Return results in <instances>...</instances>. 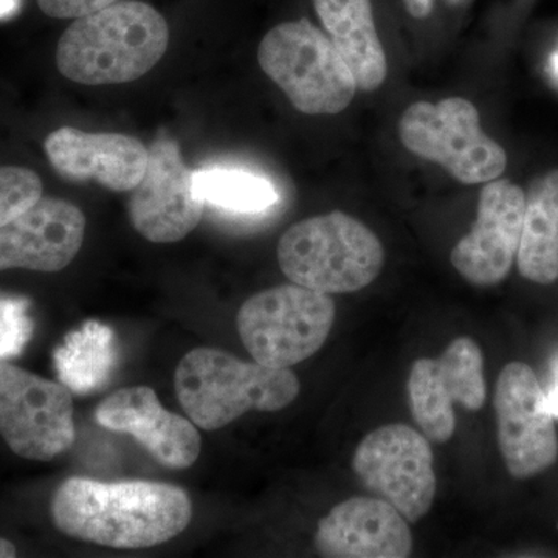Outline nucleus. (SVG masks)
<instances>
[{
	"mask_svg": "<svg viewBox=\"0 0 558 558\" xmlns=\"http://www.w3.org/2000/svg\"><path fill=\"white\" fill-rule=\"evenodd\" d=\"M314 7L359 89L371 92L380 87L387 78L388 64L371 0H314Z\"/></svg>",
	"mask_w": 558,
	"mask_h": 558,
	"instance_id": "a211bd4d",
	"label": "nucleus"
},
{
	"mask_svg": "<svg viewBox=\"0 0 558 558\" xmlns=\"http://www.w3.org/2000/svg\"><path fill=\"white\" fill-rule=\"evenodd\" d=\"M0 435L13 453L49 462L75 442L70 389L0 362Z\"/></svg>",
	"mask_w": 558,
	"mask_h": 558,
	"instance_id": "1a4fd4ad",
	"label": "nucleus"
},
{
	"mask_svg": "<svg viewBox=\"0 0 558 558\" xmlns=\"http://www.w3.org/2000/svg\"><path fill=\"white\" fill-rule=\"evenodd\" d=\"M546 400H548V409L550 413H553V416L558 417V369L556 381H554L553 388H550L548 395H546Z\"/></svg>",
	"mask_w": 558,
	"mask_h": 558,
	"instance_id": "bb28decb",
	"label": "nucleus"
},
{
	"mask_svg": "<svg viewBox=\"0 0 558 558\" xmlns=\"http://www.w3.org/2000/svg\"><path fill=\"white\" fill-rule=\"evenodd\" d=\"M86 218L76 205L40 197L0 226V271L28 269L53 274L78 255Z\"/></svg>",
	"mask_w": 558,
	"mask_h": 558,
	"instance_id": "4468645a",
	"label": "nucleus"
},
{
	"mask_svg": "<svg viewBox=\"0 0 558 558\" xmlns=\"http://www.w3.org/2000/svg\"><path fill=\"white\" fill-rule=\"evenodd\" d=\"M517 263L529 281L548 286L558 279V170L529 189Z\"/></svg>",
	"mask_w": 558,
	"mask_h": 558,
	"instance_id": "6ab92c4d",
	"label": "nucleus"
},
{
	"mask_svg": "<svg viewBox=\"0 0 558 558\" xmlns=\"http://www.w3.org/2000/svg\"><path fill=\"white\" fill-rule=\"evenodd\" d=\"M407 387L417 427L429 442H449L457 429L454 403L468 411L486 403L483 351L470 337H459L439 359L416 360Z\"/></svg>",
	"mask_w": 558,
	"mask_h": 558,
	"instance_id": "9d476101",
	"label": "nucleus"
},
{
	"mask_svg": "<svg viewBox=\"0 0 558 558\" xmlns=\"http://www.w3.org/2000/svg\"><path fill=\"white\" fill-rule=\"evenodd\" d=\"M384 260L376 233L341 211L301 220L278 244L282 274L295 284L328 295L365 289L379 277Z\"/></svg>",
	"mask_w": 558,
	"mask_h": 558,
	"instance_id": "20e7f679",
	"label": "nucleus"
},
{
	"mask_svg": "<svg viewBox=\"0 0 558 558\" xmlns=\"http://www.w3.org/2000/svg\"><path fill=\"white\" fill-rule=\"evenodd\" d=\"M336 314L328 293L293 282L245 301L238 312V332L255 362L290 368L323 348Z\"/></svg>",
	"mask_w": 558,
	"mask_h": 558,
	"instance_id": "423d86ee",
	"label": "nucleus"
},
{
	"mask_svg": "<svg viewBox=\"0 0 558 558\" xmlns=\"http://www.w3.org/2000/svg\"><path fill=\"white\" fill-rule=\"evenodd\" d=\"M193 505L183 488L154 481L65 480L51 499L54 526L68 537L113 549H146L189 527Z\"/></svg>",
	"mask_w": 558,
	"mask_h": 558,
	"instance_id": "f257e3e1",
	"label": "nucleus"
},
{
	"mask_svg": "<svg viewBox=\"0 0 558 558\" xmlns=\"http://www.w3.org/2000/svg\"><path fill=\"white\" fill-rule=\"evenodd\" d=\"M120 0H38L39 9L57 20H78Z\"/></svg>",
	"mask_w": 558,
	"mask_h": 558,
	"instance_id": "b1692460",
	"label": "nucleus"
},
{
	"mask_svg": "<svg viewBox=\"0 0 558 558\" xmlns=\"http://www.w3.org/2000/svg\"><path fill=\"white\" fill-rule=\"evenodd\" d=\"M557 527H558V524H557Z\"/></svg>",
	"mask_w": 558,
	"mask_h": 558,
	"instance_id": "c85d7f7f",
	"label": "nucleus"
},
{
	"mask_svg": "<svg viewBox=\"0 0 558 558\" xmlns=\"http://www.w3.org/2000/svg\"><path fill=\"white\" fill-rule=\"evenodd\" d=\"M260 69L307 116H333L351 105L357 83L328 36L307 20L271 28L258 49Z\"/></svg>",
	"mask_w": 558,
	"mask_h": 558,
	"instance_id": "39448f33",
	"label": "nucleus"
},
{
	"mask_svg": "<svg viewBox=\"0 0 558 558\" xmlns=\"http://www.w3.org/2000/svg\"><path fill=\"white\" fill-rule=\"evenodd\" d=\"M95 421L110 432L131 435L167 468L189 469L199 458V432L185 417L165 410L153 388L119 389L98 405Z\"/></svg>",
	"mask_w": 558,
	"mask_h": 558,
	"instance_id": "2eb2a0df",
	"label": "nucleus"
},
{
	"mask_svg": "<svg viewBox=\"0 0 558 558\" xmlns=\"http://www.w3.org/2000/svg\"><path fill=\"white\" fill-rule=\"evenodd\" d=\"M494 407L499 450L513 478H532L556 464L558 436L554 416L531 366L512 362L502 368Z\"/></svg>",
	"mask_w": 558,
	"mask_h": 558,
	"instance_id": "9b49d317",
	"label": "nucleus"
},
{
	"mask_svg": "<svg viewBox=\"0 0 558 558\" xmlns=\"http://www.w3.org/2000/svg\"><path fill=\"white\" fill-rule=\"evenodd\" d=\"M22 0H0V20H10L21 9Z\"/></svg>",
	"mask_w": 558,
	"mask_h": 558,
	"instance_id": "a878e982",
	"label": "nucleus"
},
{
	"mask_svg": "<svg viewBox=\"0 0 558 558\" xmlns=\"http://www.w3.org/2000/svg\"><path fill=\"white\" fill-rule=\"evenodd\" d=\"M204 205L178 143L156 140L148 149L145 174L128 205L134 229L157 244L178 242L196 229Z\"/></svg>",
	"mask_w": 558,
	"mask_h": 558,
	"instance_id": "f8f14e48",
	"label": "nucleus"
},
{
	"mask_svg": "<svg viewBox=\"0 0 558 558\" xmlns=\"http://www.w3.org/2000/svg\"><path fill=\"white\" fill-rule=\"evenodd\" d=\"M399 137L414 156L435 161L465 185L492 182L508 167L506 150L484 134L478 109L464 98L414 102L399 121Z\"/></svg>",
	"mask_w": 558,
	"mask_h": 558,
	"instance_id": "0eeeda50",
	"label": "nucleus"
},
{
	"mask_svg": "<svg viewBox=\"0 0 558 558\" xmlns=\"http://www.w3.org/2000/svg\"><path fill=\"white\" fill-rule=\"evenodd\" d=\"M194 185L204 204L242 215L266 211L278 202L270 180L236 168L194 171Z\"/></svg>",
	"mask_w": 558,
	"mask_h": 558,
	"instance_id": "412c9836",
	"label": "nucleus"
},
{
	"mask_svg": "<svg viewBox=\"0 0 558 558\" xmlns=\"http://www.w3.org/2000/svg\"><path fill=\"white\" fill-rule=\"evenodd\" d=\"M315 548L328 558H407L413 535L409 521L385 499L354 497L319 520Z\"/></svg>",
	"mask_w": 558,
	"mask_h": 558,
	"instance_id": "dca6fc26",
	"label": "nucleus"
},
{
	"mask_svg": "<svg viewBox=\"0 0 558 558\" xmlns=\"http://www.w3.org/2000/svg\"><path fill=\"white\" fill-rule=\"evenodd\" d=\"M352 469L366 490L417 523L436 498L435 458L424 433L405 424H389L362 439Z\"/></svg>",
	"mask_w": 558,
	"mask_h": 558,
	"instance_id": "6e6552de",
	"label": "nucleus"
},
{
	"mask_svg": "<svg viewBox=\"0 0 558 558\" xmlns=\"http://www.w3.org/2000/svg\"><path fill=\"white\" fill-rule=\"evenodd\" d=\"M119 360L116 333L100 322L89 319L65 336L54 349L58 379L70 392L92 395L108 385Z\"/></svg>",
	"mask_w": 558,
	"mask_h": 558,
	"instance_id": "aec40b11",
	"label": "nucleus"
},
{
	"mask_svg": "<svg viewBox=\"0 0 558 558\" xmlns=\"http://www.w3.org/2000/svg\"><path fill=\"white\" fill-rule=\"evenodd\" d=\"M450 3H459L461 0H449ZM405 9L416 20H424L432 14L435 0H403Z\"/></svg>",
	"mask_w": 558,
	"mask_h": 558,
	"instance_id": "393cba45",
	"label": "nucleus"
},
{
	"mask_svg": "<svg viewBox=\"0 0 558 558\" xmlns=\"http://www.w3.org/2000/svg\"><path fill=\"white\" fill-rule=\"evenodd\" d=\"M43 197V182L28 168L0 167V226Z\"/></svg>",
	"mask_w": 558,
	"mask_h": 558,
	"instance_id": "4be33fe9",
	"label": "nucleus"
},
{
	"mask_svg": "<svg viewBox=\"0 0 558 558\" xmlns=\"http://www.w3.org/2000/svg\"><path fill=\"white\" fill-rule=\"evenodd\" d=\"M31 303L20 296L0 295V362L22 354L33 336Z\"/></svg>",
	"mask_w": 558,
	"mask_h": 558,
	"instance_id": "5701e85b",
	"label": "nucleus"
},
{
	"mask_svg": "<svg viewBox=\"0 0 558 558\" xmlns=\"http://www.w3.org/2000/svg\"><path fill=\"white\" fill-rule=\"evenodd\" d=\"M170 28L159 11L145 2H116L78 17L61 36L58 70L87 86L142 78L163 58Z\"/></svg>",
	"mask_w": 558,
	"mask_h": 558,
	"instance_id": "f03ea898",
	"label": "nucleus"
},
{
	"mask_svg": "<svg viewBox=\"0 0 558 558\" xmlns=\"http://www.w3.org/2000/svg\"><path fill=\"white\" fill-rule=\"evenodd\" d=\"M51 167L62 178L95 180L112 191H132L145 174L148 149L123 134H90L61 128L44 142Z\"/></svg>",
	"mask_w": 558,
	"mask_h": 558,
	"instance_id": "f3484780",
	"label": "nucleus"
},
{
	"mask_svg": "<svg viewBox=\"0 0 558 558\" xmlns=\"http://www.w3.org/2000/svg\"><path fill=\"white\" fill-rule=\"evenodd\" d=\"M174 387L182 409L197 427L215 432L247 411L275 413L300 395L289 368L242 362L229 352L197 348L180 360Z\"/></svg>",
	"mask_w": 558,
	"mask_h": 558,
	"instance_id": "7ed1b4c3",
	"label": "nucleus"
},
{
	"mask_svg": "<svg viewBox=\"0 0 558 558\" xmlns=\"http://www.w3.org/2000/svg\"><path fill=\"white\" fill-rule=\"evenodd\" d=\"M16 546L7 538H0V558L16 557Z\"/></svg>",
	"mask_w": 558,
	"mask_h": 558,
	"instance_id": "cd10ccee",
	"label": "nucleus"
},
{
	"mask_svg": "<svg viewBox=\"0 0 558 558\" xmlns=\"http://www.w3.org/2000/svg\"><path fill=\"white\" fill-rule=\"evenodd\" d=\"M526 194L506 179L481 190L478 216L472 230L451 250L454 269L480 288L499 284L519 255Z\"/></svg>",
	"mask_w": 558,
	"mask_h": 558,
	"instance_id": "ddd939ff",
	"label": "nucleus"
}]
</instances>
